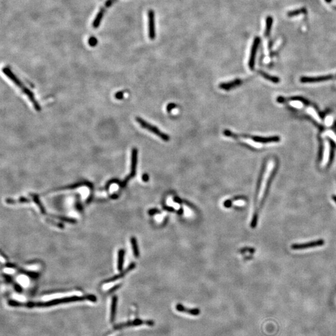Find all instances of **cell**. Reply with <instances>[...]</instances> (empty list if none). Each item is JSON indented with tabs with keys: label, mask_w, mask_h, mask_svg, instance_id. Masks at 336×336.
Wrapping results in <instances>:
<instances>
[{
	"label": "cell",
	"mask_w": 336,
	"mask_h": 336,
	"mask_svg": "<svg viewBox=\"0 0 336 336\" xmlns=\"http://www.w3.org/2000/svg\"><path fill=\"white\" fill-rule=\"evenodd\" d=\"M113 2H114V0H107V1H106V3H105V6L107 8L110 7V6H111V5L113 4Z\"/></svg>",
	"instance_id": "cell-25"
},
{
	"label": "cell",
	"mask_w": 336,
	"mask_h": 336,
	"mask_svg": "<svg viewBox=\"0 0 336 336\" xmlns=\"http://www.w3.org/2000/svg\"><path fill=\"white\" fill-rule=\"evenodd\" d=\"M304 12L303 9L298 10V11H292V12H289V16H294V15H296V14H298V13L300 14V13H301V12Z\"/></svg>",
	"instance_id": "cell-24"
},
{
	"label": "cell",
	"mask_w": 336,
	"mask_h": 336,
	"mask_svg": "<svg viewBox=\"0 0 336 336\" xmlns=\"http://www.w3.org/2000/svg\"><path fill=\"white\" fill-rule=\"evenodd\" d=\"M288 104L290 107L298 110L303 109L304 107V103L302 100H300L298 99H294L292 100L289 101Z\"/></svg>",
	"instance_id": "cell-12"
},
{
	"label": "cell",
	"mask_w": 336,
	"mask_h": 336,
	"mask_svg": "<svg viewBox=\"0 0 336 336\" xmlns=\"http://www.w3.org/2000/svg\"><path fill=\"white\" fill-rule=\"evenodd\" d=\"M325 135L327 136L329 138H331L332 140H333L334 141V143H336V135L332 132V131H327V132L325 133Z\"/></svg>",
	"instance_id": "cell-22"
},
{
	"label": "cell",
	"mask_w": 336,
	"mask_h": 336,
	"mask_svg": "<svg viewBox=\"0 0 336 336\" xmlns=\"http://www.w3.org/2000/svg\"><path fill=\"white\" fill-rule=\"evenodd\" d=\"M124 250H121L119 251V255H118V268L119 270L122 269L123 263V258H124Z\"/></svg>",
	"instance_id": "cell-17"
},
{
	"label": "cell",
	"mask_w": 336,
	"mask_h": 336,
	"mask_svg": "<svg viewBox=\"0 0 336 336\" xmlns=\"http://www.w3.org/2000/svg\"><path fill=\"white\" fill-rule=\"evenodd\" d=\"M275 166H276L275 161L273 159H271L270 161H268V163L266 164L265 172H264L263 175L262 179H261V180L260 191H259L258 196V201H260V203L261 202V201H263V199L265 196V191H266V189L268 183V181H269V179H270V178L271 176V174H272L274 169H275Z\"/></svg>",
	"instance_id": "cell-2"
},
{
	"label": "cell",
	"mask_w": 336,
	"mask_h": 336,
	"mask_svg": "<svg viewBox=\"0 0 336 336\" xmlns=\"http://www.w3.org/2000/svg\"><path fill=\"white\" fill-rule=\"evenodd\" d=\"M88 43L89 46H90L91 47H95L97 46V43H98V41L97 39L95 37H90V38L89 39L88 41Z\"/></svg>",
	"instance_id": "cell-21"
},
{
	"label": "cell",
	"mask_w": 336,
	"mask_h": 336,
	"mask_svg": "<svg viewBox=\"0 0 336 336\" xmlns=\"http://www.w3.org/2000/svg\"><path fill=\"white\" fill-rule=\"evenodd\" d=\"M148 179H149V176H148V174H144V175L143 176V180H144V181L147 182L148 180Z\"/></svg>",
	"instance_id": "cell-28"
},
{
	"label": "cell",
	"mask_w": 336,
	"mask_h": 336,
	"mask_svg": "<svg viewBox=\"0 0 336 336\" xmlns=\"http://www.w3.org/2000/svg\"><path fill=\"white\" fill-rule=\"evenodd\" d=\"M252 140L257 143H270V142H276L279 140L278 137H271V138H263V137L254 136L252 137Z\"/></svg>",
	"instance_id": "cell-10"
},
{
	"label": "cell",
	"mask_w": 336,
	"mask_h": 336,
	"mask_svg": "<svg viewBox=\"0 0 336 336\" xmlns=\"http://www.w3.org/2000/svg\"><path fill=\"white\" fill-rule=\"evenodd\" d=\"M334 122V120H333V117L331 115L327 116L326 117L325 120H324V123H325V125L327 127H330L331 126L332 123Z\"/></svg>",
	"instance_id": "cell-20"
},
{
	"label": "cell",
	"mask_w": 336,
	"mask_h": 336,
	"mask_svg": "<svg viewBox=\"0 0 336 336\" xmlns=\"http://www.w3.org/2000/svg\"><path fill=\"white\" fill-rule=\"evenodd\" d=\"M260 39L259 37H256V38L255 39V40L253 41V46L252 47V50H251V52H250V59H249V62H248L249 67L250 68L251 70H253L254 67H255V57H256V54H257L258 45L260 44Z\"/></svg>",
	"instance_id": "cell-7"
},
{
	"label": "cell",
	"mask_w": 336,
	"mask_h": 336,
	"mask_svg": "<svg viewBox=\"0 0 336 336\" xmlns=\"http://www.w3.org/2000/svg\"><path fill=\"white\" fill-rule=\"evenodd\" d=\"M272 18L271 17H268L266 19V31H265V36H268L270 32V29L271 28L272 24Z\"/></svg>",
	"instance_id": "cell-18"
},
{
	"label": "cell",
	"mask_w": 336,
	"mask_h": 336,
	"mask_svg": "<svg viewBox=\"0 0 336 336\" xmlns=\"http://www.w3.org/2000/svg\"><path fill=\"white\" fill-rule=\"evenodd\" d=\"M148 34L149 37L151 40H154L156 37L155 30V16L154 12L150 9L148 12Z\"/></svg>",
	"instance_id": "cell-5"
},
{
	"label": "cell",
	"mask_w": 336,
	"mask_h": 336,
	"mask_svg": "<svg viewBox=\"0 0 336 336\" xmlns=\"http://www.w3.org/2000/svg\"><path fill=\"white\" fill-rule=\"evenodd\" d=\"M131 242H132V248H133L134 255L136 257H138L139 255H140V253H139L138 247V245H137V241H136V239L134 238V237L132 238V239H131Z\"/></svg>",
	"instance_id": "cell-16"
},
{
	"label": "cell",
	"mask_w": 336,
	"mask_h": 336,
	"mask_svg": "<svg viewBox=\"0 0 336 336\" xmlns=\"http://www.w3.org/2000/svg\"><path fill=\"white\" fill-rule=\"evenodd\" d=\"M4 271H5L6 273H10V274H11V273H13L15 272V270H14L13 269H12V268H6V269L4 270Z\"/></svg>",
	"instance_id": "cell-27"
},
{
	"label": "cell",
	"mask_w": 336,
	"mask_h": 336,
	"mask_svg": "<svg viewBox=\"0 0 336 336\" xmlns=\"http://www.w3.org/2000/svg\"><path fill=\"white\" fill-rule=\"evenodd\" d=\"M3 72L6 75V76L7 77L8 79H9L12 81V82H13L18 87V88L21 90V92L24 93V94H25L28 97V98H29V100L31 102V103L33 104V107L36 109V110L40 111L41 109V107H40V105H39L38 102H37V100H36L34 95V93L32 92H31L27 87H26L23 84V83L21 82V81L16 76V75H15L14 73L12 72L9 68H8V67L3 68Z\"/></svg>",
	"instance_id": "cell-1"
},
{
	"label": "cell",
	"mask_w": 336,
	"mask_h": 336,
	"mask_svg": "<svg viewBox=\"0 0 336 336\" xmlns=\"http://www.w3.org/2000/svg\"><path fill=\"white\" fill-rule=\"evenodd\" d=\"M137 156H138V151H137L136 148H133L132 149V161H131V172L129 175L124 179L123 183H122V185H125L127 183L128 180L133 177L135 176L136 174V169L137 166Z\"/></svg>",
	"instance_id": "cell-6"
},
{
	"label": "cell",
	"mask_w": 336,
	"mask_h": 336,
	"mask_svg": "<svg viewBox=\"0 0 336 336\" xmlns=\"http://www.w3.org/2000/svg\"><path fill=\"white\" fill-rule=\"evenodd\" d=\"M104 12H105L104 8H102L99 11V12H98V14L97 15L95 18L94 21H93L92 23V26L93 28H98L100 25V23L102 22V20L104 15Z\"/></svg>",
	"instance_id": "cell-11"
},
{
	"label": "cell",
	"mask_w": 336,
	"mask_h": 336,
	"mask_svg": "<svg viewBox=\"0 0 336 336\" xmlns=\"http://www.w3.org/2000/svg\"><path fill=\"white\" fill-rule=\"evenodd\" d=\"M306 111H307V113H308V115H309L311 117L314 118L316 121H317V123H321V121H322L321 118L319 116V115H318V113H317L316 110L314 108L309 107L306 109Z\"/></svg>",
	"instance_id": "cell-13"
},
{
	"label": "cell",
	"mask_w": 336,
	"mask_h": 336,
	"mask_svg": "<svg viewBox=\"0 0 336 336\" xmlns=\"http://www.w3.org/2000/svg\"><path fill=\"white\" fill-rule=\"evenodd\" d=\"M261 75H262L263 77H264L265 79H268V80H270V81H272L273 82L277 83V82H279V80H278L277 78H276V77L270 76L269 75H267V74H266L265 73H263V72H261Z\"/></svg>",
	"instance_id": "cell-19"
},
{
	"label": "cell",
	"mask_w": 336,
	"mask_h": 336,
	"mask_svg": "<svg viewBox=\"0 0 336 336\" xmlns=\"http://www.w3.org/2000/svg\"><path fill=\"white\" fill-rule=\"evenodd\" d=\"M322 241H317L316 242L310 243V244H307V245H295L292 246V248L295 249H299V248H307V247H315L318 246L322 244Z\"/></svg>",
	"instance_id": "cell-14"
},
{
	"label": "cell",
	"mask_w": 336,
	"mask_h": 336,
	"mask_svg": "<svg viewBox=\"0 0 336 336\" xmlns=\"http://www.w3.org/2000/svg\"><path fill=\"white\" fill-rule=\"evenodd\" d=\"M232 201H230V200H227V201H225V202L223 203V205H224V206H225L226 208H229V207H230L232 206Z\"/></svg>",
	"instance_id": "cell-23"
},
{
	"label": "cell",
	"mask_w": 336,
	"mask_h": 336,
	"mask_svg": "<svg viewBox=\"0 0 336 336\" xmlns=\"http://www.w3.org/2000/svg\"><path fill=\"white\" fill-rule=\"evenodd\" d=\"M332 78V76H322L319 77H303L301 79L302 82H321V81H325L327 80L330 79Z\"/></svg>",
	"instance_id": "cell-9"
},
{
	"label": "cell",
	"mask_w": 336,
	"mask_h": 336,
	"mask_svg": "<svg viewBox=\"0 0 336 336\" xmlns=\"http://www.w3.org/2000/svg\"><path fill=\"white\" fill-rule=\"evenodd\" d=\"M241 80L240 79H236L235 80L231 81V82H228L226 83H222L220 84L219 87L220 89L225 90H230L235 87L239 86L241 84Z\"/></svg>",
	"instance_id": "cell-8"
},
{
	"label": "cell",
	"mask_w": 336,
	"mask_h": 336,
	"mask_svg": "<svg viewBox=\"0 0 336 336\" xmlns=\"http://www.w3.org/2000/svg\"><path fill=\"white\" fill-rule=\"evenodd\" d=\"M331 154V145L330 142L327 140H325L324 142L323 143V148H322V161H321V166L322 167H325L327 165L329 161L330 160Z\"/></svg>",
	"instance_id": "cell-4"
},
{
	"label": "cell",
	"mask_w": 336,
	"mask_h": 336,
	"mask_svg": "<svg viewBox=\"0 0 336 336\" xmlns=\"http://www.w3.org/2000/svg\"><path fill=\"white\" fill-rule=\"evenodd\" d=\"M175 107V104H174H174H169V105H168V107H167V111L171 110L172 109V107Z\"/></svg>",
	"instance_id": "cell-29"
},
{
	"label": "cell",
	"mask_w": 336,
	"mask_h": 336,
	"mask_svg": "<svg viewBox=\"0 0 336 336\" xmlns=\"http://www.w3.org/2000/svg\"><path fill=\"white\" fill-rule=\"evenodd\" d=\"M159 212V211L158 209H151V210H150L149 211V214H150V215H154V214H155L156 213Z\"/></svg>",
	"instance_id": "cell-26"
},
{
	"label": "cell",
	"mask_w": 336,
	"mask_h": 336,
	"mask_svg": "<svg viewBox=\"0 0 336 336\" xmlns=\"http://www.w3.org/2000/svg\"><path fill=\"white\" fill-rule=\"evenodd\" d=\"M17 281L24 287H26L29 284V278L24 275L19 276L17 278Z\"/></svg>",
	"instance_id": "cell-15"
},
{
	"label": "cell",
	"mask_w": 336,
	"mask_h": 336,
	"mask_svg": "<svg viewBox=\"0 0 336 336\" xmlns=\"http://www.w3.org/2000/svg\"><path fill=\"white\" fill-rule=\"evenodd\" d=\"M136 121L140 124V126L142 128L146 129L147 130L149 131V132H151V133H153L155 134L156 135H157L158 136L160 137V138L163 141H168L169 140V137L166 134L161 132V131L157 127H156L152 125L151 124L146 122L144 120H143L142 118H141L140 117H137L136 118Z\"/></svg>",
	"instance_id": "cell-3"
}]
</instances>
